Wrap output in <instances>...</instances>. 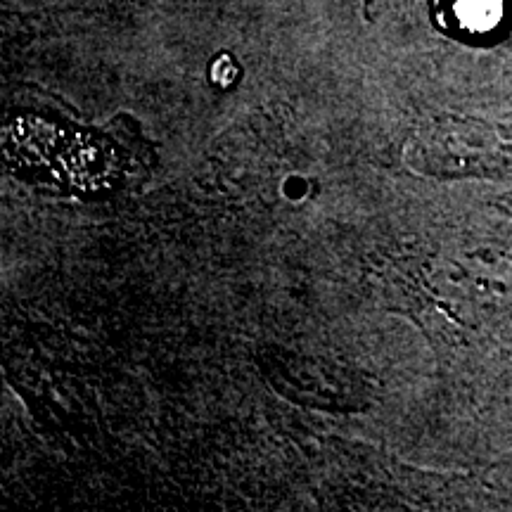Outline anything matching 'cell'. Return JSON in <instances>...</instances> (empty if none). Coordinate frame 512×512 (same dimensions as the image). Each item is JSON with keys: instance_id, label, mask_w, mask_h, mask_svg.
I'll return each instance as SVG.
<instances>
[{"instance_id": "cell-1", "label": "cell", "mask_w": 512, "mask_h": 512, "mask_svg": "<svg viewBox=\"0 0 512 512\" xmlns=\"http://www.w3.org/2000/svg\"><path fill=\"white\" fill-rule=\"evenodd\" d=\"M5 155L17 174L67 192H93L117 181L119 157L105 138L81 128L22 117L5 126Z\"/></svg>"}, {"instance_id": "cell-2", "label": "cell", "mask_w": 512, "mask_h": 512, "mask_svg": "<svg viewBox=\"0 0 512 512\" xmlns=\"http://www.w3.org/2000/svg\"><path fill=\"white\" fill-rule=\"evenodd\" d=\"M451 17L467 34H486L503 19V0H451Z\"/></svg>"}]
</instances>
